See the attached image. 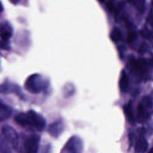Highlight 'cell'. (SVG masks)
I'll list each match as a JSON object with an SVG mask.
<instances>
[{
  "instance_id": "obj_1",
  "label": "cell",
  "mask_w": 153,
  "mask_h": 153,
  "mask_svg": "<svg viewBox=\"0 0 153 153\" xmlns=\"http://www.w3.org/2000/svg\"><path fill=\"white\" fill-rule=\"evenodd\" d=\"M14 120L22 127L32 126L39 131L44 129L46 124L44 118L32 110H30L26 113L18 114L15 116Z\"/></svg>"
},
{
  "instance_id": "obj_15",
  "label": "cell",
  "mask_w": 153,
  "mask_h": 153,
  "mask_svg": "<svg viewBox=\"0 0 153 153\" xmlns=\"http://www.w3.org/2000/svg\"><path fill=\"white\" fill-rule=\"evenodd\" d=\"M140 33H141V35L143 37H145V38H146L147 39H150V38L151 39V38H153V35L152 34L151 32H150L148 29H143V30H142L140 32Z\"/></svg>"
},
{
  "instance_id": "obj_17",
  "label": "cell",
  "mask_w": 153,
  "mask_h": 153,
  "mask_svg": "<svg viewBox=\"0 0 153 153\" xmlns=\"http://www.w3.org/2000/svg\"><path fill=\"white\" fill-rule=\"evenodd\" d=\"M147 21L153 26V11H150L149 16L147 18Z\"/></svg>"
},
{
  "instance_id": "obj_12",
  "label": "cell",
  "mask_w": 153,
  "mask_h": 153,
  "mask_svg": "<svg viewBox=\"0 0 153 153\" xmlns=\"http://www.w3.org/2000/svg\"><path fill=\"white\" fill-rule=\"evenodd\" d=\"M110 38L114 42H118L122 39V34L121 30L117 28L114 27L110 33Z\"/></svg>"
},
{
  "instance_id": "obj_20",
  "label": "cell",
  "mask_w": 153,
  "mask_h": 153,
  "mask_svg": "<svg viewBox=\"0 0 153 153\" xmlns=\"http://www.w3.org/2000/svg\"><path fill=\"white\" fill-rule=\"evenodd\" d=\"M149 152H153V148H152L151 149L149 150Z\"/></svg>"
},
{
  "instance_id": "obj_10",
  "label": "cell",
  "mask_w": 153,
  "mask_h": 153,
  "mask_svg": "<svg viewBox=\"0 0 153 153\" xmlns=\"http://www.w3.org/2000/svg\"><path fill=\"white\" fill-rule=\"evenodd\" d=\"M124 112L128 121L132 124L134 123V118L132 111V102L131 101L124 106Z\"/></svg>"
},
{
  "instance_id": "obj_3",
  "label": "cell",
  "mask_w": 153,
  "mask_h": 153,
  "mask_svg": "<svg viewBox=\"0 0 153 153\" xmlns=\"http://www.w3.org/2000/svg\"><path fill=\"white\" fill-rule=\"evenodd\" d=\"M1 132L6 140L9 142L14 149L18 147V136L16 130L11 126L4 125L1 128Z\"/></svg>"
},
{
  "instance_id": "obj_22",
  "label": "cell",
  "mask_w": 153,
  "mask_h": 153,
  "mask_svg": "<svg viewBox=\"0 0 153 153\" xmlns=\"http://www.w3.org/2000/svg\"><path fill=\"white\" fill-rule=\"evenodd\" d=\"M151 3H152V6H153V0H152V1H151Z\"/></svg>"
},
{
  "instance_id": "obj_21",
  "label": "cell",
  "mask_w": 153,
  "mask_h": 153,
  "mask_svg": "<svg viewBox=\"0 0 153 153\" xmlns=\"http://www.w3.org/2000/svg\"><path fill=\"white\" fill-rule=\"evenodd\" d=\"M100 2H103L105 1V0H99Z\"/></svg>"
},
{
  "instance_id": "obj_6",
  "label": "cell",
  "mask_w": 153,
  "mask_h": 153,
  "mask_svg": "<svg viewBox=\"0 0 153 153\" xmlns=\"http://www.w3.org/2000/svg\"><path fill=\"white\" fill-rule=\"evenodd\" d=\"M148 108L145 105H144L142 102L139 103L137 108V114L136 118L137 120L140 123L145 122L150 117V112L148 110Z\"/></svg>"
},
{
  "instance_id": "obj_8",
  "label": "cell",
  "mask_w": 153,
  "mask_h": 153,
  "mask_svg": "<svg viewBox=\"0 0 153 153\" xmlns=\"http://www.w3.org/2000/svg\"><path fill=\"white\" fill-rule=\"evenodd\" d=\"M119 87L121 92L126 93L128 88V78L125 71L123 70L120 74Z\"/></svg>"
},
{
  "instance_id": "obj_5",
  "label": "cell",
  "mask_w": 153,
  "mask_h": 153,
  "mask_svg": "<svg viewBox=\"0 0 153 153\" xmlns=\"http://www.w3.org/2000/svg\"><path fill=\"white\" fill-rule=\"evenodd\" d=\"M39 136L36 135L30 136L25 142L24 147L26 152L35 153L38 151L39 146Z\"/></svg>"
},
{
  "instance_id": "obj_16",
  "label": "cell",
  "mask_w": 153,
  "mask_h": 153,
  "mask_svg": "<svg viewBox=\"0 0 153 153\" xmlns=\"http://www.w3.org/2000/svg\"><path fill=\"white\" fill-rule=\"evenodd\" d=\"M137 37V34L136 32H130L128 35V38H127V42L128 44H130L131 42H133L136 38Z\"/></svg>"
},
{
  "instance_id": "obj_19",
  "label": "cell",
  "mask_w": 153,
  "mask_h": 153,
  "mask_svg": "<svg viewBox=\"0 0 153 153\" xmlns=\"http://www.w3.org/2000/svg\"><path fill=\"white\" fill-rule=\"evenodd\" d=\"M20 1V0H10V1H11L12 3L14 4H17L18 2H19Z\"/></svg>"
},
{
  "instance_id": "obj_11",
  "label": "cell",
  "mask_w": 153,
  "mask_h": 153,
  "mask_svg": "<svg viewBox=\"0 0 153 153\" xmlns=\"http://www.w3.org/2000/svg\"><path fill=\"white\" fill-rule=\"evenodd\" d=\"M128 1L131 4L139 13H143L144 12L145 7V0H128Z\"/></svg>"
},
{
  "instance_id": "obj_4",
  "label": "cell",
  "mask_w": 153,
  "mask_h": 153,
  "mask_svg": "<svg viewBox=\"0 0 153 153\" xmlns=\"http://www.w3.org/2000/svg\"><path fill=\"white\" fill-rule=\"evenodd\" d=\"M25 87L29 91L36 93L43 89V84L40 77L38 75H32L26 79Z\"/></svg>"
},
{
  "instance_id": "obj_14",
  "label": "cell",
  "mask_w": 153,
  "mask_h": 153,
  "mask_svg": "<svg viewBox=\"0 0 153 153\" xmlns=\"http://www.w3.org/2000/svg\"><path fill=\"white\" fill-rule=\"evenodd\" d=\"M142 103L148 108H151L152 106V102L151 99L148 96H144L142 99Z\"/></svg>"
},
{
  "instance_id": "obj_13",
  "label": "cell",
  "mask_w": 153,
  "mask_h": 153,
  "mask_svg": "<svg viewBox=\"0 0 153 153\" xmlns=\"http://www.w3.org/2000/svg\"><path fill=\"white\" fill-rule=\"evenodd\" d=\"M11 114V111L9 108L1 103L0 108V119L1 121L8 118Z\"/></svg>"
},
{
  "instance_id": "obj_7",
  "label": "cell",
  "mask_w": 153,
  "mask_h": 153,
  "mask_svg": "<svg viewBox=\"0 0 153 153\" xmlns=\"http://www.w3.org/2000/svg\"><path fill=\"white\" fill-rule=\"evenodd\" d=\"M13 30L10 24L4 22L1 26V38L2 41H8L12 35Z\"/></svg>"
},
{
  "instance_id": "obj_9",
  "label": "cell",
  "mask_w": 153,
  "mask_h": 153,
  "mask_svg": "<svg viewBox=\"0 0 153 153\" xmlns=\"http://www.w3.org/2000/svg\"><path fill=\"white\" fill-rule=\"evenodd\" d=\"M148 143L147 140L143 137H140L136 142L135 145V152H145L147 150Z\"/></svg>"
},
{
  "instance_id": "obj_2",
  "label": "cell",
  "mask_w": 153,
  "mask_h": 153,
  "mask_svg": "<svg viewBox=\"0 0 153 153\" xmlns=\"http://www.w3.org/2000/svg\"><path fill=\"white\" fill-rule=\"evenodd\" d=\"M130 68L131 72L136 76L146 74L148 70V66L146 61L142 58L135 59L134 57L130 58Z\"/></svg>"
},
{
  "instance_id": "obj_18",
  "label": "cell",
  "mask_w": 153,
  "mask_h": 153,
  "mask_svg": "<svg viewBox=\"0 0 153 153\" xmlns=\"http://www.w3.org/2000/svg\"><path fill=\"white\" fill-rule=\"evenodd\" d=\"M146 44H143L142 45H141V47H140V51H145V50H146Z\"/></svg>"
}]
</instances>
